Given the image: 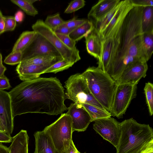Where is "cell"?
Listing matches in <instances>:
<instances>
[{
  "mask_svg": "<svg viewBox=\"0 0 153 153\" xmlns=\"http://www.w3.org/2000/svg\"><path fill=\"white\" fill-rule=\"evenodd\" d=\"M143 8L134 6L130 0H123L120 9L103 30H95L101 45L98 67L115 81L130 65L149 60L142 28Z\"/></svg>",
  "mask_w": 153,
  "mask_h": 153,
  "instance_id": "cell-1",
  "label": "cell"
},
{
  "mask_svg": "<svg viewBox=\"0 0 153 153\" xmlns=\"http://www.w3.org/2000/svg\"><path fill=\"white\" fill-rule=\"evenodd\" d=\"M64 88L57 78L38 77L23 81L8 92L13 117L27 113L57 115L68 109Z\"/></svg>",
  "mask_w": 153,
  "mask_h": 153,
  "instance_id": "cell-2",
  "label": "cell"
},
{
  "mask_svg": "<svg viewBox=\"0 0 153 153\" xmlns=\"http://www.w3.org/2000/svg\"><path fill=\"white\" fill-rule=\"evenodd\" d=\"M120 136L117 153H140L153 139L149 124L137 123L131 118L120 123Z\"/></svg>",
  "mask_w": 153,
  "mask_h": 153,
  "instance_id": "cell-3",
  "label": "cell"
},
{
  "mask_svg": "<svg viewBox=\"0 0 153 153\" xmlns=\"http://www.w3.org/2000/svg\"><path fill=\"white\" fill-rule=\"evenodd\" d=\"M81 74L94 97L110 112L116 85L115 81L98 67H89Z\"/></svg>",
  "mask_w": 153,
  "mask_h": 153,
  "instance_id": "cell-4",
  "label": "cell"
},
{
  "mask_svg": "<svg viewBox=\"0 0 153 153\" xmlns=\"http://www.w3.org/2000/svg\"><path fill=\"white\" fill-rule=\"evenodd\" d=\"M43 130L50 137L58 153H62L67 149L72 141L71 119L66 113L62 114L56 120Z\"/></svg>",
  "mask_w": 153,
  "mask_h": 153,
  "instance_id": "cell-5",
  "label": "cell"
},
{
  "mask_svg": "<svg viewBox=\"0 0 153 153\" xmlns=\"http://www.w3.org/2000/svg\"><path fill=\"white\" fill-rule=\"evenodd\" d=\"M64 87L66 89L65 94L66 99L79 105L85 103L105 109L94 97L81 74L71 76L65 82Z\"/></svg>",
  "mask_w": 153,
  "mask_h": 153,
  "instance_id": "cell-6",
  "label": "cell"
},
{
  "mask_svg": "<svg viewBox=\"0 0 153 153\" xmlns=\"http://www.w3.org/2000/svg\"><path fill=\"white\" fill-rule=\"evenodd\" d=\"M33 31L47 39L61 55L63 59L75 63L81 59L79 51L76 48L71 49L67 47L57 36L54 31L45 24L42 20H38L32 26Z\"/></svg>",
  "mask_w": 153,
  "mask_h": 153,
  "instance_id": "cell-7",
  "label": "cell"
},
{
  "mask_svg": "<svg viewBox=\"0 0 153 153\" xmlns=\"http://www.w3.org/2000/svg\"><path fill=\"white\" fill-rule=\"evenodd\" d=\"M137 85L129 84H116L110 113L119 119L125 113L131 100L137 95Z\"/></svg>",
  "mask_w": 153,
  "mask_h": 153,
  "instance_id": "cell-8",
  "label": "cell"
},
{
  "mask_svg": "<svg viewBox=\"0 0 153 153\" xmlns=\"http://www.w3.org/2000/svg\"><path fill=\"white\" fill-rule=\"evenodd\" d=\"M22 52L21 62L42 55L62 57L59 53L47 39L36 33L30 43Z\"/></svg>",
  "mask_w": 153,
  "mask_h": 153,
  "instance_id": "cell-9",
  "label": "cell"
},
{
  "mask_svg": "<svg viewBox=\"0 0 153 153\" xmlns=\"http://www.w3.org/2000/svg\"><path fill=\"white\" fill-rule=\"evenodd\" d=\"M94 122V129L117 149L120 136V123L111 117L97 120Z\"/></svg>",
  "mask_w": 153,
  "mask_h": 153,
  "instance_id": "cell-10",
  "label": "cell"
},
{
  "mask_svg": "<svg viewBox=\"0 0 153 153\" xmlns=\"http://www.w3.org/2000/svg\"><path fill=\"white\" fill-rule=\"evenodd\" d=\"M148 69L147 62L139 61L135 62L123 71L115 81L116 84L137 85L142 78L146 76Z\"/></svg>",
  "mask_w": 153,
  "mask_h": 153,
  "instance_id": "cell-11",
  "label": "cell"
},
{
  "mask_svg": "<svg viewBox=\"0 0 153 153\" xmlns=\"http://www.w3.org/2000/svg\"><path fill=\"white\" fill-rule=\"evenodd\" d=\"M66 113L71 117L73 132L85 131L90 123L91 117L87 111L81 105L72 103Z\"/></svg>",
  "mask_w": 153,
  "mask_h": 153,
  "instance_id": "cell-12",
  "label": "cell"
},
{
  "mask_svg": "<svg viewBox=\"0 0 153 153\" xmlns=\"http://www.w3.org/2000/svg\"><path fill=\"white\" fill-rule=\"evenodd\" d=\"M11 99L8 92L0 90V118L5 133L11 135L14 127Z\"/></svg>",
  "mask_w": 153,
  "mask_h": 153,
  "instance_id": "cell-13",
  "label": "cell"
},
{
  "mask_svg": "<svg viewBox=\"0 0 153 153\" xmlns=\"http://www.w3.org/2000/svg\"><path fill=\"white\" fill-rule=\"evenodd\" d=\"M52 66L35 64L21 65L19 64L16 71L20 79L23 81L34 79Z\"/></svg>",
  "mask_w": 153,
  "mask_h": 153,
  "instance_id": "cell-14",
  "label": "cell"
},
{
  "mask_svg": "<svg viewBox=\"0 0 153 153\" xmlns=\"http://www.w3.org/2000/svg\"><path fill=\"white\" fill-rule=\"evenodd\" d=\"M120 0H100L91 8L88 15L89 20L97 21L109 12Z\"/></svg>",
  "mask_w": 153,
  "mask_h": 153,
  "instance_id": "cell-15",
  "label": "cell"
},
{
  "mask_svg": "<svg viewBox=\"0 0 153 153\" xmlns=\"http://www.w3.org/2000/svg\"><path fill=\"white\" fill-rule=\"evenodd\" d=\"M35 148L34 153H56V151L49 135L45 131L35 133Z\"/></svg>",
  "mask_w": 153,
  "mask_h": 153,
  "instance_id": "cell-16",
  "label": "cell"
},
{
  "mask_svg": "<svg viewBox=\"0 0 153 153\" xmlns=\"http://www.w3.org/2000/svg\"><path fill=\"white\" fill-rule=\"evenodd\" d=\"M29 139L27 131L21 130L13 137L10 153H28Z\"/></svg>",
  "mask_w": 153,
  "mask_h": 153,
  "instance_id": "cell-17",
  "label": "cell"
},
{
  "mask_svg": "<svg viewBox=\"0 0 153 153\" xmlns=\"http://www.w3.org/2000/svg\"><path fill=\"white\" fill-rule=\"evenodd\" d=\"M85 38L87 52L98 60L101 56V45L95 29L85 36Z\"/></svg>",
  "mask_w": 153,
  "mask_h": 153,
  "instance_id": "cell-18",
  "label": "cell"
},
{
  "mask_svg": "<svg viewBox=\"0 0 153 153\" xmlns=\"http://www.w3.org/2000/svg\"><path fill=\"white\" fill-rule=\"evenodd\" d=\"M94 28V23L88 20L84 24L73 30L69 34V36L76 42L87 36Z\"/></svg>",
  "mask_w": 153,
  "mask_h": 153,
  "instance_id": "cell-19",
  "label": "cell"
},
{
  "mask_svg": "<svg viewBox=\"0 0 153 153\" xmlns=\"http://www.w3.org/2000/svg\"><path fill=\"white\" fill-rule=\"evenodd\" d=\"M63 59L62 57H56L48 55H42L22 61L19 64L21 65L32 64L52 66Z\"/></svg>",
  "mask_w": 153,
  "mask_h": 153,
  "instance_id": "cell-20",
  "label": "cell"
},
{
  "mask_svg": "<svg viewBox=\"0 0 153 153\" xmlns=\"http://www.w3.org/2000/svg\"><path fill=\"white\" fill-rule=\"evenodd\" d=\"M36 33L33 30L23 32L15 42L12 52L23 51L32 41Z\"/></svg>",
  "mask_w": 153,
  "mask_h": 153,
  "instance_id": "cell-21",
  "label": "cell"
},
{
  "mask_svg": "<svg viewBox=\"0 0 153 153\" xmlns=\"http://www.w3.org/2000/svg\"><path fill=\"white\" fill-rule=\"evenodd\" d=\"M141 25L143 33L153 31V6L143 7Z\"/></svg>",
  "mask_w": 153,
  "mask_h": 153,
  "instance_id": "cell-22",
  "label": "cell"
},
{
  "mask_svg": "<svg viewBox=\"0 0 153 153\" xmlns=\"http://www.w3.org/2000/svg\"><path fill=\"white\" fill-rule=\"evenodd\" d=\"M81 105L89 114L91 118V122L102 118L110 117L111 116L110 112L105 109L85 103L82 104Z\"/></svg>",
  "mask_w": 153,
  "mask_h": 153,
  "instance_id": "cell-23",
  "label": "cell"
},
{
  "mask_svg": "<svg viewBox=\"0 0 153 153\" xmlns=\"http://www.w3.org/2000/svg\"><path fill=\"white\" fill-rule=\"evenodd\" d=\"M122 1H120L109 12L100 19L95 22L94 29L97 32L103 30L117 13L122 4Z\"/></svg>",
  "mask_w": 153,
  "mask_h": 153,
  "instance_id": "cell-24",
  "label": "cell"
},
{
  "mask_svg": "<svg viewBox=\"0 0 153 153\" xmlns=\"http://www.w3.org/2000/svg\"><path fill=\"white\" fill-rule=\"evenodd\" d=\"M10 1L29 15L35 16L38 14V11L29 0H11Z\"/></svg>",
  "mask_w": 153,
  "mask_h": 153,
  "instance_id": "cell-25",
  "label": "cell"
},
{
  "mask_svg": "<svg viewBox=\"0 0 153 153\" xmlns=\"http://www.w3.org/2000/svg\"><path fill=\"white\" fill-rule=\"evenodd\" d=\"M146 104L150 115L153 114V85L148 82L146 83L144 89Z\"/></svg>",
  "mask_w": 153,
  "mask_h": 153,
  "instance_id": "cell-26",
  "label": "cell"
},
{
  "mask_svg": "<svg viewBox=\"0 0 153 153\" xmlns=\"http://www.w3.org/2000/svg\"><path fill=\"white\" fill-rule=\"evenodd\" d=\"M74 64V63L71 62L63 59L48 68L44 72V74L48 73H53L55 74L68 69Z\"/></svg>",
  "mask_w": 153,
  "mask_h": 153,
  "instance_id": "cell-27",
  "label": "cell"
},
{
  "mask_svg": "<svg viewBox=\"0 0 153 153\" xmlns=\"http://www.w3.org/2000/svg\"><path fill=\"white\" fill-rule=\"evenodd\" d=\"M65 22L60 17L59 13L53 15L48 16L44 22L46 25L53 30L63 24Z\"/></svg>",
  "mask_w": 153,
  "mask_h": 153,
  "instance_id": "cell-28",
  "label": "cell"
},
{
  "mask_svg": "<svg viewBox=\"0 0 153 153\" xmlns=\"http://www.w3.org/2000/svg\"><path fill=\"white\" fill-rule=\"evenodd\" d=\"M143 39L145 48L149 59L153 52V31L143 33Z\"/></svg>",
  "mask_w": 153,
  "mask_h": 153,
  "instance_id": "cell-29",
  "label": "cell"
},
{
  "mask_svg": "<svg viewBox=\"0 0 153 153\" xmlns=\"http://www.w3.org/2000/svg\"><path fill=\"white\" fill-rule=\"evenodd\" d=\"M22 58V51L11 52L5 57L4 62L6 64L11 65L19 64L21 62Z\"/></svg>",
  "mask_w": 153,
  "mask_h": 153,
  "instance_id": "cell-30",
  "label": "cell"
},
{
  "mask_svg": "<svg viewBox=\"0 0 153 153\" xmlns=\"http://www.w3.org/2000/svg\"><path fill=\"white\" fill-rule=\"evenodd\" d=\"M85 1L84 0H74L71 1L65 10L64 13H70L83 7L85 5Z\"/></svg>",
  "mask_w": 153,
  "mask_h": 153,
  "instance_id": "cell-31",
  "label": "cell"
},
{
  "mask_svg": "<svg viewBox=\"0 0 153 153\" xmlns=\"http://www.w3.org/2000/svg\"><path fill=\"white\" fill-rule=\"evenodd\" d=\"M88 21L85 19H77V17L74 16L72 19L65 21L62 24L70 29H75L81 26Z\"/></svg>",
  "mask_w": 153,
  "mask_h": 153,
  "instance_id": "cell-32",
  "label": "cell"
},
{
  "mask_svg": "<svg viewBox=\"0 0 153 153\" xmlns=\"http://www.w3.org/2000/svg\"><path fill=\"white\" fill-rule=\"evenodd\" d=\"M4 32L13 30L16 26V22L14 17L13 16H4Z\"/></svg>",
  "mask_w": 153,
  "mask_h": 153,
  "instance_id": "cell-33",
  "label": "cell"
},
{
  "mask_svg": "<svg viewBox=\"0 0 153 153\" xmlns=\"http://www.w3.org/2000/svg\"><path fill=\"white\" fill-rule=\"evenodd\" d=\"M56 34L64 44L69 48L72 50L77 48L75 46L76 42L72 39L68 35L59 33Z\"/></svg>",
  "mask_w": 153,
  "mask_h": 153,
  "instance_id": "cell-34",
  "label": "cell"
},
{
  "mask_svg": "<svg viewBox=\"0 0 153 153\" xmlns=\"http://www.w3.org/2000/svg\"><path fill=\"white\" fill-rule=\"evenodd\" d=\"M134 6L145 7L153 6V0H130Z\"/></svg>",
  "mask_w": 153,
  "mask_h": 153,
  "instance_id": "cell-35",
  "label": "cell"
},
{
  "mask_svg": "<svg viewBox=\"0 0 153 153\" xmlns=\"http://www.w3.org/2000/svg\"><path fill=\"white\" fill-rule=\"evenodd\" d=\"M74 29H70L63 24L57 27L53 30L56 33L61 34L68 35Z\"/></svg>",
  "mask_w": 153,
  "mask_h": 153,
  "instance_id": "cell-36",
  "label": "cell"
},
{
  "mask_svg": "<svg viewBox=\"0 0 153 153\" xmlns=\"http://www.w3.org/2000/svg\"><path fill=\"white\" fill-rule=\"evenodd\" d=\"M9 80L5 75L0 77V90L8 89L11 88Z\"/></svg>",
  "mask_w": 153,
  "mask_h": 153,
  "instance_id": "cell-37",
  "label": "cell"
},
{
  "mask_svg": "<svg viewBox=\"0 0 153 153\" xmlns=\"http://www.w3.org/2000/svg\"><path fill=\"white\" fill-rule=\"evenodd\" d=\"M13 137L10 135L0 131V143H10L12 141Z\"/></svg>",
  "mask_w": 153,
  "mask_h": 153,
  "instance_id": "cell-38",
  "label": "cell"
},
{
  "mask_svg": "<svg viewBox=\"0 0 153 153\" xmlns=\"http://www.w3.org/2000/svg\"><path fill=\"white\" fill-rule=\"evenodd\" d=\"M62 153H82L80 152L75 146L72 140L68 148Z\"/></svg>",
  "mask_w": 153,
  "mask_h": 153,
  "instance_id": "cell-39",
  "label": "cell"
},
{
  "mask_svg": "<svg viewBox=\"0 0 153 153\" xmlns=\"http://www.w3.org/2000/svg\"><path fill=\"white\" fill-rule=\"evenodd\" d=\"M140 153H153V139L148 143Z\"/></svg>",
  "mask_w": 153,
  "mask_h": 153,
  "instance_id": "cell-40",
  "label": "cell"
},
{
  "mask_svg": "<svg viewBox=\"0 0 153 153\" xmlns=\"http://www.w3.org/2000/svg\"><path fill=\"white\" fill-rule=\"evenodd\" d=\"M4 16L0 10V35L4 33Z\"/></svg>",
  "mask_w": 153,
  "mask_h": 153,
  "instance_id": "cell-41",
  "label": "cell"
},
{
  "mask_svg": "<svg viewBox=\"0 0 153 153\" xmlns=\"http://www.w3.org/2000/svg\"><path fill=\"white\" fill-rule=\"evenodd\" d=\"M14 17L16 22H21L23 19L24 15L22 11H18L15 13Z\"/></svg>",
  "mask_w": 153,
  "mask_h": 153,
  "instance_id": "cell-42",
  "label": "cell"
},
{
  "mask_svg": "<svg viewBox=\"0 0 153 153\" xmlns=\"http://www.w3.org/2000/svg\"><path fill=\"white\" fill-rule=\"evenodd\" d=\"M9 147L3 145L2 143H0V153H10Z\"/></svg>",
  "mask_w": 153,
  "mask_h": 153,
  "instance_id": "cell-43",
  "label": "cell"
},
{
  "mask_svg": "<svg viewBox=\"0 0 153 153\" xmlns=\"http://www.w3.org/2000/svg\"><path fill=\"white\" fill-rule=\"evenodd\" d=\"M6 70V67L3 65H0V77L4 76V73Z\"/></svg>",
  "mask_w": 153,
  "mask_h": 153,
  "instance_id": "cell-44",
  "label": "cell"
},
{
  "mask_svg": "<svg viewBox=\"0 0 153 153\" xmlns=\"http://www.w3.org/2000/svg\"><path fill=\"white\" fill-rule=\"evenodd\" d=\"M0 131L5 132L4 129L0 118Z\"/></svg>",
  "mask_w": 153,
  "mask_h": 153,
  "instance_id": "cell-45",
  "label": "cell"
},
{
  "mask_svg": "<svg viewBox=\"0 0 153 153\" xmlns=\"http://www.w3.org/2000/svg\"><path fill=\"white\" fill-rule=\"evenodd\" d=\"M3 65L2 61V54L0 52V65Z\"/></svg>",
  "mask_w": 153,
  "mask_h": 153,
  "instance_id": "cell-46",
  "label": "cell"
},
{
  "mask_svg": "<svg viewBox=\"0 0 153 153\" xmlns=\"http://www.w3.org/2000/svg\"><path fill=\"white\" fill-rule=\"evenodd\" d=\"M56 153H58V152H56Z\"/></svg>",
  "mask_w": 153,
  "mask_h": 153,
  "instance_id": "cell-47",
  "label": "cell"
}]
</instances>
